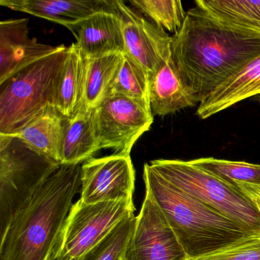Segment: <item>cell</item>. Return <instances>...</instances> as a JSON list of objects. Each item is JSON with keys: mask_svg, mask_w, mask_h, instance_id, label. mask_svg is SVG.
<instances>
[{"mask_svg": "<svg viewBox=\"0 0 260 260\" xmlns=\"http://www.w3.org/2000/svg\"><path fill=\"white\" fill-rule=\"evenodd\" d=\"M172 57L198 103L260 56V32L222 22L202 7L188 10L173 36Z\"/></svg>", "mask_w": 260, "mask_h": 260, "instance_id": "6da1fadb", "label": "cell"}, {"mask_svg": "<svg viewBox=\"0 0 260 260\" xmlns=\"http://www.w3.org/2000/svg\"><path fill=\"white\" fill-rule=\"evenodd\" d=\"M81 164H61L1 235L0 260H56L74 196L81 190Z\"/></svg>", "mask_w": 260, "mask_h": 260, "instance_id": "7a4b0ae2", "label": "cell"}, {"mask_svg": "<svg viewBox=\"0 0 260 260\" xmlns=\"http://www.w3.org/2000/svg\"><path fill=\"white\" fill-rule=\"evenodd\" d=\"M144 181L188 259L210 255L256 237L179 189L149 164L144 165Z\"/></svg>", "mask_w": 260, "mask_h": 260, "instance_id": "3957f363", "label": "cell"}, {"mask_svg": "<svg viewBox=\"0 0 260 260\" xmlns=\"http://www.w3.org/2000/svg\"><path fill=\"white\" fill-rule=\"evenodd\" d=\"M68 47L31 63L0 83V135H14L41 117L58 112L57 93Z\"/></svg>", "mask_w": 260, "mask_h": 260, "instance_id": "277c9868", "label": "cell"}, {"mask_svg": "<svg viewBox=\"0 0 260 260\" xmlns=\"http://www.w3.org/2000/svg\"><path fill=\"white\" fill-rule=\"evenodd\" d=\"M60 165L19 137L0 135V234Z\"/></svg>", "mask_w": 260, "mask_h": 260, "instance_id": "5b68a950", "label": "cell"}, {"mask_svg": "<svg viewBox=\"0 0 260 260\" xmlns=\"http://www.w3.org/2000/svg\"><path fill=\"white\" fill-rule=\"evenodd\" d=\"M150 167L179 189L255 236L260 235V212L240 190L196 167L190 161L156 159Z\"/></svg>", "mask_w": 260, "mask_h": 260, "instance_id": "8992f818", "label": "cell"}, {"mask_svg": "<svg viewBox=\"0 0 260 260\" xmlns=\"http://www.w3.org/2000/svg\"><path fill=\"white\" fill-rule=\"evenodd\" d=\"M135 211L133 200L85 204L79 199L70 210L56 260H80Z\"/></svg>", "mask_w": 260, "mask_h": 260, "instance_id": "52a82bcc", "label": "cell"}, {"mask_svg": "<svg viewBox=\"0 0 260 260\" xmlns=\"http://www.w3.org/2000/svg\"><path fill=\"white\" fill-rule=\"evenodd\" d=\"M92 118L100 150L130 156L132 147L153 122L150 107L120 95H108L92 109Z\"/></svg>", "mask_w": 260, "mask_h": 260, "instance_id": "ba28073f", "label": "cell"}, {"mask_svg": "<svg viewBox=\"0 0 260 260\" xmlns=\"http://www.w3.org/2000/svg\"><path fill=\"white\" fill-rule=\"evenodd\" d=\"M122 260H188L148 188Z\"/></svg>", "mask_w": 260, "mask_h": 260, "instance_id": "9c48e42d", "label": "cell"}, {"mask_svg": "<svg viewBox=\"0 0 260 260\" xmlns=\"http://www.w3.org/2000/svg\"><path fill=\"white\" fill-rule=\"evenodd\" d=\"M135 171L130 156L112 154L83 162L80 200L85 204L133 200Z\"/></svg>", "mask_w": 260, "mask_h": 260, "instance_id": "30bf717a", "label": "cell"}, {"mask_svg": "<svg viewBox=\"0 0 260 260\" xmlns=\"http://www.w3.org/2000/svg\"><path fill=\"white\" fill-rule=\"evenodd\" d=\"M122 22L125 54L151 76L172 54L173 37L123 1L114 0Z\"/></svg>", "mask_w": 260, "mask_h": 260, "instance_id": "8fae6325", "label": "cell"}, {"mask_svg": "<svg viewBox=\"0 0 260 260\" xmlns=\"http://www.w3.org/2000/svg\"><path fill=\"white\" fill-rule=\"evenodd\" d=\"M66 28L74 35L77 45L87 57L125 54L122 22L109 0L107 7Z\"/></svg>", "mask_w": 260, "mask_h": 260, "instance_id": "7c38bea8", "label": "cell"}, {"mask_svg": "<svg viewBox=\"0 0 260 260\" xmlns=\"http://www.w3.org/2000/svg\"><path fill=\"white\" fill-rule=\"evenodd\" d=\"M28 19H8L0 22V83L31 63L57 49L39 43L28 36Z\"/></svg>", "mask_w": 260, "mask_h": 260, "instance_id": "4fadbf2b", "label": "cell"}, {"mask_svg": "<svg viewBox=\"0 0 260 260\" xmlns=\"http://www.w3.org/2000/svg\"><path fill=\"white\" fill-rule=\"evenodd\" d=\"M149 103L153 116L162 117L198 104L184 84L172 54L150 77Z\"/></svg>", "mask_w": 260, "mask_h": 260, "instance_id": "5bb4252c", "label": "cell"}, {"mask_svg": "<svg viewBox=\"0 0 260 260\" xmlns=\"http://www.w3.org/2000/svg\"><path fill=\"white\" fill-rule=\"evenodd\" d=\"M257 95H260V56L230 77L199 103L196 115L201 119H207Z\"/></svg>", "mask_w": 260, "mask_h": 260, "instance_id": "9a60e30c", "label": "cell"}, {"mask_svg": "<svg viewBox=\"0 0 260 260\" xmlns=\"http://www.w3.org/2000/svg\"><path fill=\"white\" fill-rule=\"evenodd\" d=\"M109 2V0H1L0 4L66 27L103 10Z\"/></svg>", "mask_w": 260, "mask_h": 260, "instance_id": "2e32d148", "label": "cell"}, {"mask_svg": "<svg viewBox=\"0 0 260 260\" xmlns=\"http://www.w3.org/2000/svg\"><path fill=\"white\" fill-rule=\"evenodd\" d=\"M88 57L77 44L68 47L57 93V109L63 118L75 116L85 107Z\"/></svg>", "mask_w": 260, "mask_h": 260, "instance_id": "e0dca14e", "label": "cell"}, {"mask_svg": "<svg viewBox=\"0 0 260 260\" xmlns=\"http://www.w3.org/2000/svg\"><path fill=\"white\" fill-rule=\"evenodd\" d=\"M99 150L92 109L84 108L73 118H64L60 164H83L92 159Z\"/></svg>", "mask_w": 260, "mask_h": 260, "instance_id": "ac0fdd59", "label": "cell"}, {"mask_svg": "<svg viewBox=\"0 0 260 260\" xmlns=\"http://www.w3.org/2000/svg\"><path fill=\"white\" fill-rule=\"evenodd\" d=\"M63 126L64 118L58 112H51L33 121L14 135L26 141L38 151L60 164Z\"/></svg>", "mask_w": 260, "mask_h": 260, "instance_id": "d6986e66", "label": "cell"}, {"mask_svg": "<svg viewBox=\"0 0 260 260\" xmlns=\"http://www.w3.org/2000/svg\"><path fill=\"white\" fill-rule=\"evenodd\" d=\"M196 4L222 22L260 32V1L197 0Z\"/></svg>", "mask_w": 260, "mask_h": 260, "instance_id": "ffe728a7", "label": "cell"}, {"mask_svg": "<svg viewBox=\"0 0 260 260\" xmlns=\"http://www.w3.org/2000/svg\"><path fill=\"white\" fill-rule=\"evenodd\" d=\"M122 54L88 57L85 107L93 109L106 97L122 60Z\"/></svg>", "mask_w": 260, "mask_h": 260, "instance_id": "44dd1931", "label": "cell"}, {"mask_svg": "<svg viewBox=\"0 0 260 260\" xmlns=\"http://www.w3.org/2000/svg\"><path fill=\"white\" fill-rule=\"evenodd\" d=\"M150 74L130 56L124 54L106 95H123L150 106Z\"/></svg>", "mask_w": 260, "mask_h": 260, "instance_id": "7402d4cb", "label": "cell"}, {"mask_svg": "<svg viewBox=\"0 0 260 260\" xmlns=\"http://www.w3.org/2000/svg\"><path fill=\"white\" fill-rule=\"evenodd\" d=\"M191 164L237 188L241 185H259L260 165L213 157L190 160Z\"/></svg>", "mask_w": 260, "mask_h": 260, "instance_id": "603a6c76", "label": "cell"}, {"mask_svg": "<svg viewBox=\"0 0 260 260\" xmlns=\"http://www.w3.org/2000/svg\"><path fill=\"white\" fill-rule=\"evenodd\" d=\"M129 3L150 22L174 35L180 29L186 16L179 0H130Z\"/></svg>", "mask_w": 260, "mask_h": 260, "instance_id": "cb8c5ba5", "label": "cell"}, {"mask_svg": "<svg viewBox=\"0 0 260 260\" xmlns=\"http://www.w3.org/2000/svg\"><path fill=\"white\" fill-rule=\"evenodd\" d=\"M135 213L123 219L113 231L80 260H122L136 224Z\"/></svg>", "mask_w": 260, "mask_h": 260, "instance_id": "d4e9b609", "label": "cell"}, {"mask_svg": "<svg viewBox=\"0 0 260 260\" xmlns=\"http://www.w3.org/2000/svg\"><path fill=\"white\" fill-rule=\"evenodd\" d=\"M188 260H260V236L200 258Z\"/></svg>", "mask_w": 260, "mask_h": 260, "instance_id": "484cf974", "label": "cell"}, {"mask_svg": "<svg viewBox=\"0 0 260 260\" xmlns=\"http://www.w3.org/2000/svg\"><path fill=\"white\" fill-rule=\"evenodd\" d=\"M237 189L249 196L260 212V186L259 185H241L237 187Z\"/></svg>", "mask_w": 260, "mask_h": 260, "instance_id": "4316f807", "label": "cell"}, {"mask_svg": "<svg viewBox=\"0 0 260 260\" xmlns=\"http://www.w3.org/2000/svg\"><path fill=\"white\" fill-rule=\"evenodd\" d=\"M259 103H260V100H259Z\"/></svg>", "mask_w": 260, "mask_h": 260, "instance_id": "83f0119b", "label": "cell"}]
</instances>
